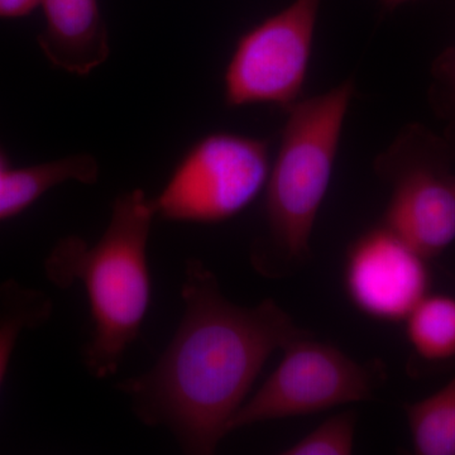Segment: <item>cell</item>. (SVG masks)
I'll use <instances>...</instances> for the list:
<instances>
[{
	"label": "cell",
	"mask_w": 455,
	"mask_h": 455,
	"mask_svg": "<svg viewBox=\"0 0 455 455\" xmlns=\"http://www.w3.org/2000/svg\"><path fill=\"white\" fill-rule=\"evenodd\" d=\"M52 314L53 302L44 291L13 278L0 284V387L20 335L46 324Z\"/></svg>",
	"instance_id": "obj_11"
},
{
	"label": "cell",
	"mask_w": 455,
	"mask_h": 455,
	"mask_svg": "<svg viewBox=\"0 0 455 455\" xmlns=\"http://www.w3.org/2000/svg\"><path fill=\"white\" fill-rule=\"evenodd\" d=\"M44 31L38 44L51 65L85 76L110 55L109 36L99 0H41Z\"/></svg>",
	"instance_id": "obj_9"
},
{
	"label": "cell",
	"mask_w": 455,
	"mask_h": 455,
	"mask_svg": "<svg viewBox=\"0 0 455 455\" xmlns=\"http://www.w3.org/2000/svg\"><path fill=\"white\" fill-rule=\"evenodd\" d=\"M355 95V80L348 77L284 110L286 121L265 188V214L275 253L287 263L309 259L311 235L333 179Z\"/></svg>",
	"instance_id": "obj_3"
},
{
	"label": "cell",
	"mask_w": 455,
	"mask_h": 455,
	"mask_svg": "<svg viewBox=\"0 0 455 455\" xmlns=\"http://www.w3.org/2000/svg\"><path fill=\"white\" fill-rule=\"evenodd\" d=\"M429 103L443 123V139L455 158V46L440 53L431 68Z\"/></svg>",
	"instance_id": "obj_15"
},
{
	"label": "cell",
	"mask_w": 455,
	"mask_h": 455,
	"mask_svg": "<svg viewBox=\"0 0 455 455\" xmlns=\"http://www.w3.org/2000/svg\"><path fill=\"white\" fill-rule=\"evenodd\" d=\"M455 158L442 134L407 124L374 160L390 188L382 223L425 259H435L455 242Z\"/></svg>",
	"instance_id": "obj_4"
},
{
	"label": "cell",
	"mask_w": 455,
	"mask_h": 455,
	"mask_svg": "<svg viewBox=\"0 0 455 455\" xmlns=\"http://www.w3.org/2000/svg\"><path fill=\"white\" fill-rule=\"evenodd\" d=\"M283 350V361L236 411L228 425V434L265 421L317 414L372 400L376 382L372 370L337 347L307 333L284 344Z\"/></svg>",
	"instance_id": "obj_7"
},
{
	"label": "cell",
	"mask_w": 455,
	"mask_h": 455,
	"mask_svg": "<svg viewBox=\"0 0 455 455\" xmlns=\"http://www.w3.org/2000/svg\"><path fill=\"white\" fill-rule=\"evenodd\" d=\"M381 2L386 8L395 9L398 5L403 4V3L411 2V0H381Z\"/></svg>",
	"instance_id": "obj_17"
},
{
	"label": "cell",
	"mask_w": 455,
	"mask_h": 455,
	"mask_svg": "<svg viewBox=\"0 0 455 455\" xmlns=\"http://www.w3.org/2000/svg\"><path fill=\"white\" fill-rule=\"evenodd\" d=\"M98 179V161L86 154L68 156L20 169L8 167L0 172V221L17 217L47 191L65 182L92 185Z\"/></svg>",
	"instance_id": "obj_10"
},
{
	"label": "cell",
	"mask_w": 455,
	"mask_h": 455,
	"mask_svg": "<svg viewBox=\"0 0 455 455\" xmlns=\"http://www.w3.org/2000/svg\"><path fill=\"white\" fill-rule=\"evenodd\" d=\"M406 337L415 355L430 363L455 358V299L427 295L406 317Z\"/></svg>",
	"instance_id": "obj_12"
},
{
	"label": "cell",
	"mask_w": 455,
	"mask_h": 455,
	"mask_svg": "<svg viewBox=\"0 0 455 455\" xmlns=\"http://www.w3.org/2000/svg\"><path fill=\"white\" fill-rule=\"evenodd\" d=\"M40 4L41 0H0V18L12 20L26 17Z\"/></svg>",
	"instance_id": "obj_16"
},
{
	"label": "cell",
	"mask_w": 455,
	"mask_h": 455,
	"mask_svg": "<svg viewBox=\"0 0 455 455\" xmlns=\"http://www.w3.org/2000/svg\"><path fill=\"white\" fill-rule=\"evenodd\" d=\"M5 169H8V163L5 160L4 155L0 152V172H3Z\"/></svg>",
	"instance_id": "obj_18"
},
{
	"label": "cell",
	"mask_w": 455,
	"mask_h": 455,
	"mask_svg": "<svg viewBox=\"0 0 455 455\" xmlns=\"http://www.w3.org/2000/svg\"><path fill=\"white\" fill-rule=\"evenodd\" d=\"M412 447L419 455H455V376L430 396L405 405Z\"/></svg>",
	"instance_id": "obj_13"
},
{
	"label": "cell",
	"mask_w": 455,
	"mask_h": 455,
	"mask_svg": "<svg viewBox=\"0 0 455 455\" xmlns=\"http://www.w3.org/2000/svg\"><path fill=\"white\" fill-rule=\"evenodd\" d=\"M185 310L155 366L119 382L140 423L169 430L185 454L215 453L272 353L299 328L276 301L238 307L200 259L185 265Z\"/></svg>",
	"instance_id": "obj_1"
},
{
	"label": "cell",
	"mask_w": 455,
	"mask_h": 455,
	"mask_svg": "<svg viewBox=\"0 0 455 455\" xmlns=\"http://www.w3.org/2000/svg\"><path fill=\"white\" fill-rule=\"evenodd\" d=\"M271 163L268 140L232 132L206 134L152 197L156 218L203 224L232 220L265 191Z\"/></svg>",
	"instance_id": "obj_5"
},
{
	"label": "cell",
	"mask_w": 455,
	"mask_h": 455,
	"mask_svg": "<svg viewBox=\"0 0 455 455\" xmlns=\"http://www.w3.org/2000/svg\"><path fill=\"white\" fill-rule=\"evenodd\" d=\"M320 4L322 0H293L238 38L224 71L227 107L271 106L284 112L300 100Z\"/></svg>",
	"instance_id": "obj_6"
},
{
	"label": "cell",
	"mask_w": 455,
	"mask_h": 455,
	"mask_svg": "<svg viewBox=\"0 0 455 455\" xmlns=\"http://www.w3.org/2000/svg\"><path fill=\"white\" fill-rule=\"evenodd\" d=\"M357 414L340 412L326 419L304 438L283 451V455H349L355 451Z\"/></svg>",
	"instance_id": "obj_14"
},
{
	"label": "cell",
	"mask_w": 455,
	"mask_h": 455,
	"mask_svg": "<svg viewBox=\"0 0 455 455\" xmlns=\"http://www.w3.org/2000/svg\"><path fill=\"white\" fill-rule=\"evenodd\" d=\"M155 218L152 197L140 188L127 191L114 200L109 223L95 243L64 236L44 259L53 286L82 283L88 295L94 328L82 361L95 379L116 373L145 322L152 295L147 248Z\"/></svg>",
	"instance_id": "obj_2"
},
{
	"label": "cell",
	"mask_w": 455,
	"mask_h": 455,
	"mask_svg": "<svg viewBox=\"0 0 455 455\" xmlns=\"http://www.w3.org/2000/svg\"><path fill=\"white\" fill-rule=\"evenodd\" d=\"M429 259L379 223L349 245L344 262V289L353 307L371 319L405 322L429 295Z\"/></svg>",
	"instance_id": "obj_8"
}]
</instances>
